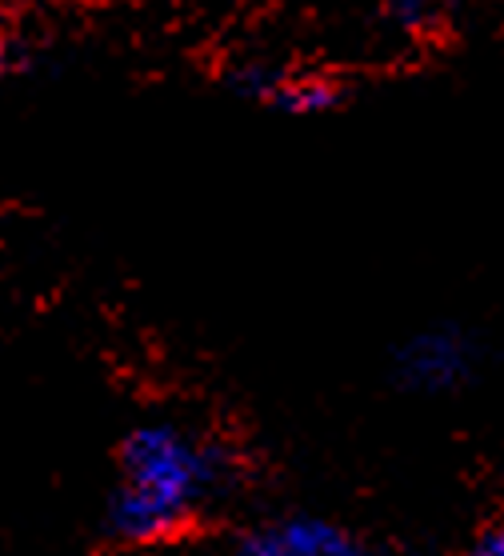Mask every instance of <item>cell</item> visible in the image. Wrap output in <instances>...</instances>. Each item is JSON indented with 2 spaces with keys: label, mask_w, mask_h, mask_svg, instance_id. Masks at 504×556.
Instances as JSON below:
<instances>
[{
  "label": "cell",
  "mask_w": 504,
  "mask_h": 556,
  "mask_svg": "<svg viewBox=\"0 0 504 556\" xmlns=\"http://www.w3.org/2000/svg\"><path fill=\"white\" fill-rule=\"evenodd\" d=\"M237 556H361L353 536L320 517H280L252 529Z\"/></svg>",
  "instance_id": "4"
},
{
  "label": "cell",
  "mask_w": 504,
  "mask_h": 556,
  "mask_svg": "<svg viewBox=\"0 0 504 556\" xmlns=\"http://www.w3.org/2000/svg\"><path fill=\"white\" fill-rule=\"evenodd\" d=\"M437 9H441L437 0H389L392 21L404 28H425L437 16Z\"/></svg>",
  "instance_id": "5"
},
{
  "label": "cell",
  "mask_w": 504,
  "mask_h": 556,
  "mask_svg": "<svg viewBox=\"0 0 504 556\" xmlns=\"http://www.w3.org/2000/svg\"><path fill=\"white\" fill-rule=\"evenodd\" d=\"M468 365H472V349L456 329H429L416 332L413 341L404 344L401 356H396V372L408 389H425V392H441L453 389L468 377Z\"/></svg>",
  "instance_id": "3"
},
{
  "label": "cell",
  "mask_w": 504,
  "mask_h": 556,
  "mask_svg": "<svg viewBox=\"0 0 504 556\" xmlns=\"http://www.w3.org/2000/svg\"><path fill=\"white\" fill-rule=\"evenodd\" d=\"M228 489V453L177 420H144L121 441L109 529L125 544H161L204 517Z\"/></svg>",
  "instance_id": "1"
},
{
  "label": "cell",
  "mask_w": 504,
  "mask_h": 556,
  "mask_svg": "<svg viewBox=\"0 0 504 556\" xmlns=\"http://www.w3.org/2000/svg\"><path fill=\"white\" fill-rule=\"evenodd\" d=\"M13 73V45H9V37L0 33V80Z\"/></svg>",
  "instance_id": "7"
},
{
  "label": "cell",
  "mask_w": 504,
  "mask_h": 556,
  "mask_svg": "<svg viewBox=\"0 0 504 556\" xmlns=\"http://www.w3.org/2000/svg\"><path fill=\"white\" fill-rule=\"evenodd\" d=\"M472 556H504V529L489 532V536H480Z\"/></svg>",
  "instance_id": "6"
},
{
  "label": "cell",
  "mask_w": 504,
  "mask_h": 556,
  "mask_svg": "<svg viewBox=\"0 0 504 556\" xmlns=\"http://www.w3.org/2000/svg\"><path fill=\"white\" fill-rule=\"evenodd\" d=\"M228 85L244 101L268 104L285 116H320L341 104L337 80L320 73H289V68H273V64H237L228 73Z\"/></svg>",
  "instance_id": "2"
}]
</instances>
